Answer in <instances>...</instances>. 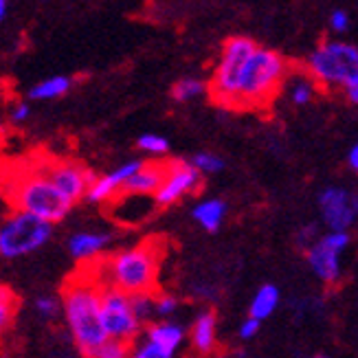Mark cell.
Segmentation results:
<instances>
[{"label":"cell","mask_w":358,"mask_h":358,"mask_svg":"<svg viewBox=\"0 0 358 358\" xmlns=\"http://www.w3.org/2000/svg\"><path fill=\"white\" fill-rule=\"evenodd\" d=\"M59 301L73 345L82 358H86L108 341L101 319V282L88 264L66 279L59 292Z\"/></svg>","instance_id":"1"},{"label":"cell","mask_w":358,"mask_h":358,"mask_svg":"<svg viewBox=\"0 0 358 358\" xmlns=\"http://www.w3.org/2000/svg\"><path fill=\"white\" fill-rule=\"evenodd\" d=\"M163 246L161 240H145L136 246L123 248L110 257L88 264L103 286L119 288L126 294L157 292Z\"/></svg>","instance_id":"2"},{"label":"cell","mask_w":358,"mask_h":358,"mask_svg":"<svg viewBox=\"0 0 358 358\" xmlns=\"http://www.w3.org/2000/svg\"><path fill=\"white\" fill-rule=\"evenodd\" d=\"M286 75L288 62L277 51L257 46L242 71L236 110H257V108L271 106L279 88H282Z\"/></svg>","instance_id":"3"},{"label":"cell","mask_w":358,"mask_h":358,"mask_svg":"<svg viewBox=\"0 0 358 358\" xmlns=\"http://www.w3.org/2000/svg\"><path fill=\"white\" fill-rule=\"evenodd\" d=\"M7 198L13 211L31 213L49 224L62 222L73 209V202L62 196V192L40 167L15 176L9 185Z\"/></svg>","instance_id":"4"},{"label":"cell","mask_w":358,"mask_h":358,"mask_svg":"<svg viewBox=\"0 0 358 358\" xmlns=\"http://www.w3.org/2000/svg\"><path fill=\"white\" fill-rule=\"evenodd\" d=\"M308 73L323 88H352L358 84V46L325 40L308 57Z\"/></svg>","instance_id":"5"},{"label":"cell","mask_w":358,"mask_h":358,"mask_svg":"<svg viewBox=\"0 0 358 358\" xmlns=\"http://www.w3.org/2000/svg\"><path fill=\"white\" fill-rule=\"evenodd\" d=\"M257 49V44L251 38H231L224 42L222 53L217 64L213 69L211 82H209V95L211 99L222 106V108H231L236 110L238 108V88H240V77L242 71L246 66L248 57H251Z\"/></svg>","instance_id":"6"},{"label":"cell","mask_w":358,"mask_h":358,"mask_svg":"<svg viewBox=\"0 0 358 358\" xmlns=\"http://www.w3.org/2000/svg\"><path fill=\"white\" fill-rule=\"evenodd\" d=\"M53 224L40 220V217L11 211L3 222H0V257L18 259L27 257L51 240Z\"/></svg>","instance_id":"7"},{"label":"cell","mask_w":358,"mask_h":358,"mask_svg":"<svg viewBox=\"0 0 358 358\" xmlns=\"http://www.w3.org/2000/svg\"><path fill=\"white\" fill-rule=\"evenodd\" d=\"M101 319L108 338L134 345L143 332V323L132 308V297L119 288L101 284Z\"/></svg>","instance_id":"8"},{"label":"cell","mask_w":358,"mask_h":358,"mask_svg":"<svg viewBox=\"0 0 358 358\" xmlns=\"http://www.w3.org/2000/svg\"><path fill=\"white\" fill-rule=\"evenodd\" d=\"M352 244L350 231H325L323 236L306 248V262L315 277L325 286H336L343 279V255Z\"/></svg>","instance_id":"9"},{"label":"cell","mask_w":358,"mask_h":358,"mask_svg":"<svg viewBox=\"0 0 358 358\" xmlns=\"http://www.w3.org/2000/svg\"><path fill=\"white\" fill-rule=\"evenodd\" d=\"M317 207L328 231H350L358 220V196L345 187H325L317 198Z\"/></svg>","instance_id":"10"},{"label":"cell","mask_w":358,"mask_h":358,"mask_svg":"<svg viewBox=\"0 0 358 358\" xmlns=\"http://www.w3.org/2000/svg\"><path fill=\"white\" fill-rule=\"evenodd\" d=\"M202 185V174L198 169L180 159L165 163V178L159 187V192L154 194L157 207H172L180 202L185 196L196 194Z\"/></svg>","instance_id":"11"},{"label":"cell","mask_w":358,"mask_h":358,"mask_svg":"<svg viewBox=\"0 0 358 358\" xmlns=\"http://www.w3.org/2000/svg\"><path fill=\"white\" fill-rule=\"evenodd\" d=\"M49 176V180L62 192V196L69 198L73 205L80 200H86L90 185L95 182V174L77 161H51L40 167Z\"/></svg>","instance_id":"12"},{"label":"cell","mask_w":358,"mask_h":358,"mask_svg":"<svg viewBox=\"0 0 358 358\" xmlns=\"http://www.w3.org/2000/svg\"><path fill=\"white\" fill-rule=\"evenodd\" d=\"M141 165H143V161H128V163L119 165L117 169H113L110 174L97 176L95 182L90 185L86 200L95 202V205L113 202L115 198H119L123 194V187H126V182L141 169Z\"/></svg>","instance_id":"13"},{"label":"cell","mask_w":358,"mask_h":358,"mask_svg":"<svg viewBox=\"0 0 358 358\" xmlns=\"http://www.w3.org/2000/svg\"><path fill=\"white\" fill-rule=\"evenodd\" d=\"M108 244H110V233H106V231H80L69 240V253L86 266V264L101 259Z\"/></svg>","instance_id":"14"},{"label":"cell","mask_w":358,"mask_h":358,"mask_svg":"<svg viewBox=\"0 0 358 358\" xmlns=\"http://www.w3.org/2000/svg\"><path fill=\"white\" fill-rule=\"evenodd\" d=\"M192 348L198 356H211L217 350V317L211 310H202L194 319L189 332Z\"/></svg>","instance_id":"15"},{"label":"cell","mask_w":358,"mask_h":358,"mask_svg":"<svg viewBox=\"0 0 358 358\" xmlns=\"http://www.w3.org/2000/svg\"><path fill=\"white\" fill-rule=\"evenodd\" d=\"M165 178V163L163 161H154V163H145L141 165V169L126 182L123 187V194L130 196H152L159 192V187Z\"/></svg>","instance_id":"16"},{"label":"cell","mask_w":358,"mask_h":358,"mask_svg":"<svg viewBox=\"0 0 358 358\" xmlns=\"http://www.w3.org/2000/svg\"><path fill=\"white\" fill-rule=\"evenodd\" d=\"M143 338L167 352L176 354L185 343V328L176 321H152L143 330Z\"/></svg>","instance_id":"17"},{"label":"cell","mask_w":358,"mask_h":358,"mask_svg":"<svg viewBox=\"0 0 358 358\" xmlns=\"http://www.w3.org/2000/svg\"><path fill=\"white\" fill-rule=\"evenodd\" d=\"M227 202L220 198H207V200H200L198 205L192 209V217L196 220L198 227H202L207 233H215L217 229L222 227L224 217H227Z\"/></svg>","instance_id":"18"},{"label":"cell","mask_w":358,"mask_h":358,"mask_svg":"<svg viewBox=\"0 0 358 358\" xmlns=\"http://www.w3.org/2000/svg\"><path fill=\"white\" fill-rule=\"evenodd\" d=\"M279 301H282V292H279V288L275 284H264L253 294L251 306H248V317H253L257 321L268 319L277 310Z\"/></svg>","instance_id":"19"},{"label":"cell","mask_w":358,"mask_h":358,"mask_svg":"<svg viewBox=\"0 0 358 358\" xmlns=\"http://www.w3.org/2000/svg\"><path fill=\"white\" fill-rule=\"evenodd\" d=\"M73 82L64 75H55L49 77V80H42L40 84H36L34 88L29 90V97L31 99H38V101H49V99H57L62 95H66L71 90Z\"/></svg>","instance_id":"20"},{"label":"cell","mask_w":358,"mask_h":358,"mask_svg":"<svg viewBox=\"0 0 358 358\" xmlns=\"http://www.w3.org/2000/svg\"><path fill=\"white\" fill-rule=\"evenodd\" d=\"M15 313H18V294L9 286H0V338L13 323Z\"/></svg>","instance_id":"21"},{"label":"cell","mask_w":358,"mask_h":358,"mask_svg":"<svg viewBox=\"0 0 358 358\" xmlns=\"http://www.w3.org/2000/svg\"><path fill=\"white\" fill-rule=\"evenodd\" d=\"M207 90V84L200 82V80H194V77H185V80L176 82L174 88H172V97L176 101H192L196 97H200L202 92Z\"/></svg>","instance_id":"22"},{"label":"cell","mask_w":358,"mask_h":358,"mask_svg":"<svg viewBox=\"0 0 358 358\" xmlns=\"http://www.w3.org/2000/svg\"><path fill=\"white\" fill-rule=\"evenodd\" d=\"M130 356H132V345L130 343L108 338L106 343L95 348L86 358H130Z\"/></svg>","instance_id":"23"},{"label":"cell","mask_w":358,"mask_h":358,"mask_svg":"<svg viewBox=\"0 0 358 358\" xmlns=\"http://www.w3.org/2000/svg\"><path fill=\"white\" fill-rule=\"evenodd\" d=\"M192 165L198 169L200 174H217L224 169V161L220 157H215L211 152H198L192 159Z\"/></svg>","instance_id":"24"},{"label":"cell","mask_w":358,"mask_h":358,"mask_svg":"<svg viewBox=\"0 0 358 358\" xmlns=\"http://www.w3.org/2000/svg\"><path fill=\"white\" fill-rule=\"evenodd\" d=\"M138 150L145 154H154V157H161V154H167L169 150V141L161 134H141L136 141Z\"/></svg>","instance_id":"25"},{"label":"cell","mask_w":358,"mask_h":358,"mask_svg":"<svg viewBox=\"0 0 358 358\" xmlns=\"http://www.w3.org/2000/svg\"><path fill=\"white\" fill-rule=\"evenodd\" d=\"M315 97V82L313 77H308V80H297L290 88V99L294 106H306L310 103Z\"/></svg>","instance_id":"26"},{"label":"cell","mask_w":358,"mask_h":358,"mask_svg":"<svg viewBox=\"0 0 358 358\" xmlns=\"http://www.w3.org/2000/svg\"><path fill=\"white\" fill-rule=\"evenodd\" d=\"M154 301H157V292L150 294H132V308L141 323H148L154 317Z\"/></svg>","instance_id":"27"},{"label":"cell","mask_w":358,"mask_h":358,"mask_svg":"<svg viewBox=\"0 0 358 358\" xmlns=\"http://www.w3.org/2000/svg\"><path fill=\"white\" fill-rule=\"evenodd\" d=\"M36 313L42 317V319H55L59 313H62V301L59 297H53V294H40L36 299Z\"/></svg>","instance_id":"28"},{"label":"cell","mask_w":358,"mask_h":358,"mask_svg":"<svg viewBox=\"0 0 358 358\" xmlns=\"http://www.w3.org/2000/svg\"><path fill=\"white\" fill-rule=\"evenodd\" d=\"M130 358H174V354L143 338L141 343L132 345V356Z\"/></svg>","instance_id":"29"},{"label":"cell","mask_w":358,"mask_h":358,"mask_svg":"<svg viewBox=\"0 0 358 358\" xmlns=\"http://www.w3.org/2000/svg\"><path fill=\"white\" fill-rule=\"evenodd\" d=\"M178 310V299L174 294H157L154 301V317H159L161 321H167Z\"/></svg>","instance_id":"30"},{"label":"cell","mask_w":358,"mask_h":358,"mask_svg":"<svg viewBox=\"0 0 358 358\" xmlns=\"http://www.w3.org/2000/svg\"><path fill=\"white\" fill-rule=\"evenodd\" d=\"M321 236H323V233L319 231V224L310 222V224H306V227H301V229L297 231V238H294V242H297V246H301L303 251H306V248H308V246H313Z\"/></svg>","instance_id":"31"},{"label":"cell","mask_w":358,"mask_h":358,"mask_svg":"<svg viewBox=\"0 0 358 358\" xmlns=\"http://www.w3.org/2000/svg\"><path fill=\"white\" fill-rule=\"evenodd\" d=\"M259 330H262V321H257V319H253V317H246V319L240 323L238 334H240L242 341H248V338H255V336L259 334Z\"/></svg>","instance_id":"32"},{"label":"cell","mask_w":358,"mask_h":358,"mask_svg":"<svg viewBox=\"0 0 358 358\" xmlns=\"http://www.w3.org/2000/svg\"><path fill=\"white\" fill-rule=\"evenodd\" d=\"M330 27H332V31H336V34H345V31L350 29V15L345 11L336 9L330 15Z\"/></svg>","instance_id":"33"},{"label":"cell","mask_w":358,"mask_h":358,"mask_svg":"<svg viewBox=\"0 0 358 358\" xmlns=\"http://www.w3.org/2000/svg\"><path fill=\"white\" fill-rule=\"evenodd\" d=\"M31 117V106L29 103H18V106H15L13 108V110H11V119L15 121V123H22V121H27Z\"/></svg>","instance_id":"34"},{"label":"cell","mask_w":358,"mask_h":358,"mask_svg":"<svg viewBox=\"0 0 358 358\" xmlns=\"http://www.w3.org/2000/svg\"><path fill=\"white\" fill-rule=\"evenodd\" d=\"M348 165H350L352 172L358 174V143H354L352 150H350V154H348Z\"/></svg>","instance_id":"35"},{"label":"cell","mask_w":358,"mask_h":358,"mask_svg":"<svg viewBox=\"0 0 358 358\" xmlns=\"http://www.w3.org/2000/svg\"><path fill=\"white\" fill-rule=\"evenodd\" d=\"M345 95H348V99H350L354 106H358V84H354L352 88H348V90H345Z\"/></svg>","instance_id":"36"},{"label":"cell","mask_w":358,"mask_h":358,"mask_svg":"<svg viewBox=\"0 0 358 358\" xmlns=\"http://www.w3.org/2000/svg\"><path fill=\"white\" fill-rule=\"evenodd\" d=\"M5 13H7V0H0V20L5 18Z\"/></svg>","instance_id":"37"},{"label":"cell","mask_w":358,"mask_h":358,"mask_svg":"<svg viewBox=\"0 0 358 358\" xmlns=\"http://www.w3.org/2000/svg\"><path fill=\"white\" fill-rule=\"evenodd\" d=\"M3 138H5V128L0 126V145H3Z\"/></svg>","instance_id":"38"},{"label":"cell","mask_w":358,"mask_h":358,"mask_svg":"<svg viewBox=\"0 0 358 358\" xmlns=\"http://www.w3.org/2000/svg\"><path fill=\"white\" fill-rule=\"evenodd\" d=\"M313 358H330V356H328V354H315Z\"/></svg>","instance_id":"39"},{"label":"cell","mask_w":358,"mask_h":358,"mask_svg":"<svg viewBox=\"0 0 358 358\" xmlns=\"http://www.w3.org/2000/svg\"><path fill=\"white\" fill-rule=\"evenodd\" d=\"M59 358H66V356H59Z\"/></svg>","instance_id":"40"}]
</instances>
